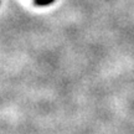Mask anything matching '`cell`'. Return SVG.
<instances>
[{"label":"cell","instance_id":"6da1fadb","mask_svg":"<svg viewBox=\"0 0 134 134\" xmlns=\"http://www.w3.org/2000/svg\"><path fill=\"white\" fill-rule=\"evenodd\" d=\"M56 0H34V3L35 5H37V6H48V5L53 4Z\"/></svg>","mask_w":134,"mask_h":134}]
</instances>
